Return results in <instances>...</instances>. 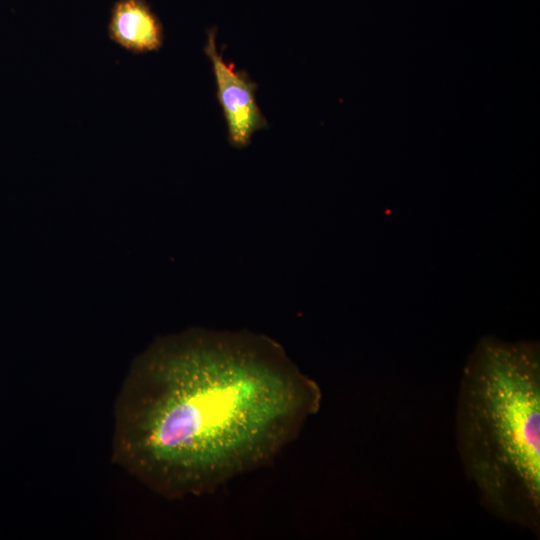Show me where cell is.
<instances>
[{"label": "cell", "mask_w": 540, "mask_h": 540, "mask_svg": "<svg viewBox=\"0 0 540 540\" xmlns=\"http://www.w3.org/2000/svg\"><path fill=\"white\" fill-rule=\"evenodd\" d=\"M321 401L319 385L271 338L190 329L132 363L113 456L165 497L209 493L272 460Z\"/></svg>", "instance_id": "6da1fadb"}, {"label": "cell", "mask_w": 540, "mask_h": 540, "mask_svg": "<svg viewBox=\"0 0 540 540\" xmlns=\"http://www.w3.org/2000/svg\"><path fill=\"white\" fill-rule=\"evenodd\" d=\"M457 452L480 504L540 535V348L535 341L479 340L456 401Z\"/></svg>", "instance_id": "7a4b0ae2"}, {"label": "cell", "mask_w": 540, "mask_h": 540, "mask_svg": "<svg viewBox=\"0 0 540 540\" xmlns=\"http://www.w3.org/2000/svg\"><path fill=\"white\" fill-rule=\"evenodd\" d=\"M204 51L212 63L217 98L227 123L229 141L233 146L243 148L257 130L267 126L255 98L257 84L246 71L224 61L216 47L215 29L208 32Z\"/></svg>", "instance_id": "3957f363"}, {"label": "cell", "mask_w": 540, "mask_h": 540, "mask_svg": "<svg viewBox=\"0 0 540 540\" xmlns=\"http://www.w3.org/2000/svg\"><path fill=\"white\" fill-rule=\"evenodd\" d=\"M109 37L132 53L157 51L163 44V27L145 0H118L111 10Z\"/></svg>", "instance_id": "277c9868"}]
</instances>
